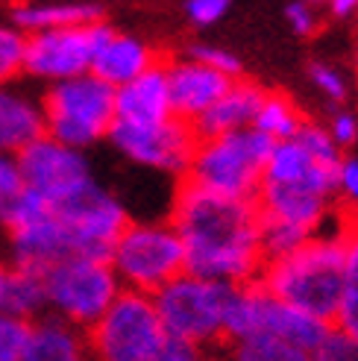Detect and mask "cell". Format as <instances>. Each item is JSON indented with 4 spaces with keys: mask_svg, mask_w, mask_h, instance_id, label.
<instances>
[{
    "mask_svg": "<svg viewBox=\"0 0 358 361\" xmlns=\"http://www.w3.org/2000/svg\"><path fill=\"white\" fill-rule=\"evenodd\" d=\"M297 141L306 147L317 161H323V165H329V168H341V161H344V150L335 144V138L329 135V130H326V123H317V121H309L306 118V123H302V130L297 133Z\"/></svg>",
    "mask_w": 358,
    "mask_h": 361,
    "instance_id": "obj_29",
    "label": "cell"
},
{
    "mask_svg": "<svg viewBox=\"0 0 358 361\" xmlns=\"http://www.w3.org/2000/svg\"><path fill=\"white\" fill-rule=\"evenodd\" d=\"M338 203L344 214H358V153L344 156L338 171Z\"/></svg>",
    "mask_w": 358,
    "mask_h": 361,
    "instance_id": "obj_35",
    "label": "cell"
},
{
    "mask_svg": "<svg viewBox=\"0 0 358 361\" xmlns=\"http://www.w3.org/2000/svg\"><path fill=\"white\" fill-rule=\"evenodd\" d=\"M80 361H94V358H92V355H82V358H80Z\"/></svg>",
    "mask_w": 358,
    "mask_h": 361,
    "instance_id": "obj_44",
    "label": "cell"
},
{
    "mask_svg": "<svg viewBox=\"0 0 358 361\" xmlns=\"http://www.w3.org/2000/svg\"><path fill=\"white\" fill-rule=\"evenodd\" d=\"M24 56H27V32L15 24H0V85L18 82L24 77Z\"/></svg>",
    "mask_w": 358,
    "mask_h": 361,
    "instance_id": "obj_27",
    "label": "cell"
},
{
    "mask_svg": "<svg viewBox=\"0 0 358 361\" xmlns=\"http://www.w3.org/2000/svg\"><path fill=\"white\" fill-rule=\"evenodd\" d=\"M226 361H309V353L279 338H244L226 341Z\"/></svg>",
    "mask_w": 358,
    "mask_h": 361,
    "instance_id": "obj_26",
    "label": "cell"
},
{
    "mask_svg": "<svg viewBox=\"0 0 358 361\" xmlns=\"http://www.w3.org/2000/svg\"><path fill=\"white\" fill-rule=\"evenodd\" d=\"M350 250L352 238L347 232V218L332 221L323 232H317L291 256L267 262L259 285L282 302L332 326L347 282Z\"/></svg>",
    "mask_w": 358,
    "mask_h": 361,
    "instance_id": "obj_2",
    "label": "cell"
},
{
    "mask_svg": "<svg viewBox=\"0 0 358 361\" xmlns=\"http://www.w3.org/2000/svg\"><path fill=\"white\" fill-rule=\"evenodd\" d=\"M302 123H306V118H302L300 106L288 97V94H279V92H267L261 106H259V115H256V130L261 135H267L273 144L279 141H291L297 138V133L302 130Z\"/></svg>",
    "mask_w": 358,
    "mask_h": 361,
    "instance_id": "obj_24",
    "label": "cell"
},
{
    "mask_svg": "<svg viewBox=\"0 0 358 361\" xmlns=\"http://www.w3.org/2000/svg\"><path fill=\"white\" fill-rule=\"evenodd\" d=\"M188 56L197 59V62H203L211 71H221V74H226L232 80H238V74H241V59L235 56V53H229L226 47H218V44H191Z\"/></svg>",
    "mask_w": 358,
    "mask_h": 361,
    "instance_id": "obj_33",
    "label": "cell"
},
{
    "mask_svg": "<svg viewBox=\"0 0 358 361\" xmlns=\"http://www.w3.org/2000/svg\"><path fill=\"white\" fill-rule=\"evenodd\" d=\"M326 130L329 135L335 138V144L341 150H350L358 144V115L347 106H335L329 112V121H326Z\"/></svg>",
    "mask_w": 358,
    "mask_h": 361,
    "instance_id": "obj_36",
    "label": "cell"
},
{
    "mask_svg": "<svg viewBox=\"0 0 358 361\" xmlns=\"http://www.w3.org/2000/svg\"><path fill=\"white\" fill-rule=\"evenodd\" d=\"M100 24V21H97ZM97 24L88 27H65L27 35V56H24V77L32 82L56 85L82 74H92L94 44H97Z\"/></svg>",
    "mask_w": 358,
    "mask_h": 361,
    "instance_id": "obj_13",
    "label": "cell"
},
{
    "mask_svg": "<svg viewBox=\"0 0 358 361\" xmlns=\"http://www.w3.org/2000/svg\"><path fill=\"white\" fill-rule=\"evenodd\" d=\"M44 133L74 150H88L109 138L115 126V88L94 74H82L42 92Z\"/></svg>",
    "mask_w": 358,
    "mask_h": 361,
    "instance_id": "obj_4",
    "label": "cell"
},
{
    "mask_svg": "<svg viewBox=\"0 0 358 361\" xmlns=\"http://www.w3.org/2000/svg\"><path fill=\"white\" fill-rule=\"evenodd\" d=\"M256 206H259V214L264 221L291 224V226L311 232V235L323 232L335 221L332 218L335 200H329L323 194H314V191H302V188H285V185L261 183Z\"/></svg>",
    "mask_w": 358,
    "mask_h": 361,
    "instance_id": "obj_18",
    "label": "cell"
},
{
    "mask_svg": "<svg viewBox=\"0 0 358 361\" xmlns=\"http://www.w3.org/2000/svg\"><path fill=\"white\" fill-rule=\"evenodd\" d=\"M264 94L267 92H264L259 82L235 80V82L229 85V92L218 103H214L206 115H200V118L191 123L197 138H200V141L221 138V135H229V133H238V130L253 126Z\"/></svg>",
    "mask_w": 358,
    "mask_h": 361,
    "instance_id": "obj_21",
    "label": "cell"
},
{
    "mask_svg": "<svg viewBox=\"0 0 358 361\" xmlns=\"http://www.w3.org/2000/svg\"><path fill=\"white\" fill-rule=\"evenodd\" d=\"M21 194H24V179H21V168H18V156L0 150V218Z\"/></svg>",
    "mask_w": 358,
    "mask_h": 361,
    "instance_id": "obj_34",
    "label": "cell"
},
{
    "mask_svg": "<svg viewBox=\"0 0 358 361\" xmlns=\"http://www.w3.org/2000/svg\"><path fill=\"white\" fill-rule=\"evenodd\" d=\"M165 71H168V85H171L173 118L185 123H194L200 115H206L229 92V85L235 82L232 77L221 74V71H211L191 56L168 59Z\"/></svg>",
    "mask_w": 358,
    "mask_h": 361,
    "instance_id": "obj_14",
    "label": "cell"
},
{
    "mask_svg": "<svg viewBox=\"0 0 358 361\" xmlns=\"http://www.w3.org/2000/svg\"><path fill=\"white\" fill-rule=\"evenodd\" d=\"M0 4H9V0H0Z\"/></svg>",
    "mask_w": 358,
    "mask_h": 361,
    "instance_id": "obj_46",
    "label": "cell"
},
{
    "mask_svg": "<svg viewBox=\"0 0 358 361\" xmlns=\"http://www.w3.org/2000/svg\"><path fill=\"white\" fill-rule=\"evenodd\" d=\"M355 71H358V50H355Z\"/></svg>",
    "mask_w": 358,
    "mask_h": 361,
    "instance_id": "obj_45",
    "label": "cell"
},
{
    "mask_svg": "<svg viewBox=\"0 0 358 361\" xmlns=\"http://www.w3.org/2000/svg\"><path fill=\"white\" fill-rule=\"evenodd\" d=\"M332 326L358 341V244L355 241H352V250H350V264H347V282H344L341 305H338V314L332 320Z\"/></svg>",
    "mask_w": 358,
    "mask_h": 361,
    "instance_id": "obj_28",
    "label": "cell"
},
{
    "mask_svg": "<svg viewBox=\"0 0 358 361\" xmlns=\"http://www.w3.org/2000/svg\"><path fill=\"white\" fill-rule=\"evenodd\" d=\"M30 323L12 312H0V361H24Z\"/></svg>",
    "mask_w": 358,
    "mask_h": 361,
    "instance_id": "obj_30",
    "label": "cell"
},
{
    "mask_svg": "<svg viewBox=\"0 0 358 361\" xmlns=\"http://www.w3.org/2000/svg\"><path fill=\"white\" fill-rule=\"evenodd\" d=\"M109 144L123 159H130L132 165L185 179L200 138H197L191 123L179 118H168L162 123L115 121L109 133Z\"/></svg>",
    "mask_w": 358,
    "mask_h": 361,
    "instance_id": "obj_10",
    "label": "cell"
},
{
    "mask_svg": "<svg viewBox=\"0 0 358 361\" xmlns=\"http://www.w3.org/2000/svg\"><path fill=\"white\" fill-rule=\"evenodd\" d=\"M173 118L171 85L165 62L150 68L138 80L115 88V121L123 123H162Z\"/></svg>",
    "mask_w": 358,
    "mask_h": 361,
    "instance_id": "obj_20",
    "label": "cell"
},
{
    "mask_svg": "<svg viewBox=\"0 0 358 361\" xmlns=\"http://www.w3.org/2000/svg\"><path fill=\"white\" fill-rule=\"evenodd\" d=\"M18 168H21L24 188L44 197L53 209L94 183L88 156L50 138L47 133L35 138L27 150L18 153Z\"/></svg>",
    "mask_w": 358,
    "mask_h": 361,
    "instance_id": "obj_11",
    "label": "cell"
},
{
    "mask_svg": "<svg viewBox=\"0 0 358 361\" xmlns=\"http://www.w3.org/2000/svg\"><path fill=\"white\" fill-rule=\"evenodd\" d=\"M9 274L12 267H6L0 262V312H6V291H9Z\"/></svg>",
    "mask_w": 358,
    "mask_h": 361,
    "instance_id": "obj_41",
    "label": "cell"
},
{
    "mask_svg": "<svg viewBox=\"0 0 358 361\" xmlns=\"http://www.w3.org/2000/svg\"><path fill=\"white\" fill-rule=\"evenodd\" d=\"M171 224L185 244L188 274L232 288L259 282L267 262L256 200H232L183 179L173 194Z\"/></svg>",
    "mask_w": 358,
    "mask_h": 361,
    "instance_id": "obj_1",
    "label": "cell"
},
{
    "mask_svg": "<svg viewBox=\"0 0 358 361\" xmlns=\"http://www.w3.org/2000/svg\"><path fill=\"white\" fill-rule=\"evenodd\" d=\"M309 361H358V341L332 326L326 338L309 353Z\"/></svg>",
    "mask_w": 358,
    "mask_h": 361,
    "instance_id": "obj_32",
    "label": "cell"
},
{
    "mask_svg": "<svg viewBox=\"0 0 358 361\" xmlns=\"http://www.w3.org/2000/svg\"><path fill=\"white\" fill-rule=\"evenodd\" d=\"M9 252H12V267L47 270L77 256V244L70 238L68 226L62 224V218L50 209L42 218L9 229Z\"/></svg>",
    "mask_w": 358,
    "mask_h": 361,
    "instance_id": "obj_15",
    "label": "cell"
},
{
    "mask_svg": "<svg viewBox=\"0 0 358 361\" xmlns=\"http://www.w3.org/2000/svg\"><path fill=\"white\" fill-rule=\"evenodd\" d=\"M85 338L94 361H156L168 341L153 297L127 288Z\"/></svg>",
    "mask_w": 358,
    "mask_h": 361,
    "instance_id": "obj_8",
    "label": "cell"
},
{
    "mask_svg": "<svg viewBox=\"0 0 358 361\" xmlns=\"http://www.w3.org/2000/svg\"><path fill=\"white\" fill-rule=\"evenodd\" d=\"M338 171L323 161H317L297 138L273 144L271 159L264 165V179L267 185H285V188H302L323 194L338 203Z\"/></svg>",
    "mask_w": 358,
    "mask_h": 361,
    "instance_id": "obj_17",
    "label": "cell"
},
{
    "mask_svg": "<svg viewBox=\"0 0 358 361\" xmlns=\"http://www.w3.org/2000/svg\"><path fill=\"white\" fill-rule=\"evenodd\" d=\"M273 141L256 126L197 144L185 183L232 200H256Z\"/></svg>",
    "mask_w": 358,
    "mask_h": 361,
    "instance_id": "obj_3",
    "label": "cell"
},
{
    "mask_svg": "<svg viewBox=\"0 0 358 361\" xmlns=\"http://www.w3.org/2000/svg\"><path fill=\"white\" fill-rule=\"evenodd\" d=\"M285 21L291 24V30H294L297 35L309 39V35H314L317 27H320V15H317L314 6L306 4V0H294V4L285 9Z\"/></svg>",
    "mask_w": 358,
    "mask_h": 361,
    "instance_id": "obj_38",
    "label": "cell"
},
{
    "mask_svg": "<svg viewBox=\"0 0 358 361\" xmlns=\"http://www.w3.org/2000/svg\"><path fill=\"white\" fill-rule=\"evenodd\" d=\"M159 53L147 44L135 39V35L118 32L106 21L97 24V44H94V62H92V74L100 77L106 85L121 88L141 74H147L150 68H156Z\"/></svg>",
    "mask_w": 358,
    "mask_h": 361,
    "instance_id": "obj_16",
    "label": "cell"
},
{
    "mask_svg": "<svg viewBox=\"0 0 358 361\" xmlns=\"http://www.w3.org/2000/svg\"><path fill=\"white\" fill-rule=\"evenodd\" d=\"M6 312L35 320L47 314V288H44V270L32 267H12L9 274V291H6Z\"/></svg>",
    "mask_w": 358,
    "mask_h": 361,
    "instance_id": "obj_25",
    "label": "cell"
},
{
    "mask_svg": "<svg viewBox=\"0 0 358 361\" xmlns=\"http://www.w3.org/2000/svg\"><path fill=\"white\" fill-rule=\"evenodd\" d=\"M309 80H311V85H314L317 92L323 94L332 106H344V100L350 97V82H347V77H344L335 65H329V62H314V65H309Z\"/></svg>",
    "mask_w": 358,
    "mask_h": 361,
    "instance_id": "obj_31",
    "label": "cell"
},
{
    "mask_svg": "<svg viewBox=\"0 0 358 361\" xmlns=\"http://www.w3.org/2000/svg\"><path fill=\"white\" fill-rule=\"evenodd\" d=\"M232 9V0H185V15L197 27H211Z\"/></svg>",
    "mask_w": 358,
    "mask_h": 361,
    "instance_id": "obj_37",
    "label": "cell"
},
{
    "mask_svg": "<svg viewBox=\"0 0 358 361\" xmlns=\"http://www.w3.org/2000/svg\"><path fill=\"white\" fill-rule=\"evenodd\" d=\"M82 355H88V338L74 323L50 312L30 323L24 361H80Z\"/></svg>",
    "mask_w": 358,
    "mask_h": 361,
    "instance_id": "obj_23",
    "label": "cell"
},
{
    "mask_svg": "<svg viewBox=\"0 0 358 361\" xmlns=\"http://www.w3.org/2000/svg\"><path fill=\"white\" fill-rule=\"evenodd\" d=\"M44 135V109L42 94L9 82L0 85V150L18 156L35 138Z\"/></svg>",
    "mask_w": 358,
    "mask_h": 361,
    "instance_id": "obj_19",
    "label": "cell"
},
{
    "mask_svg": "<svg viewBox=\"0 0 358 361\" xmlns=\"http://www.w3.org/2000/svg\"><path fill=\"white\" fill-rule=\"evenodd\" d=\"M109 264L127 291L156 294L185 274V244L171 221H130L109 252Z\"/></svg>",
    "mask_w": 358,
    "mask_h": 361,
    "instance_id": "obj_5",
    "label": "cell"
},
{
    "mask_svg": "<svg viewBox=\"0 0 358 361\" xmlns=\"http://www.w3.org/2000/svg\"><path fill=\"white\" fill-rule=\"evenodd\" d=\"M329 12L338 15V18L358 15V0H332V4H329Z\"/></svg>",
    "mask_w": 358,
    "mask_h": 361,
    "instance_id": "obj_40",
    "label": "cell"
},
{
    "mask_svg": "<svg viewBox=\"0 0 358 361\" xmlns=\"http://www.w3.org/2000/svg\"><path fill=\"white\" fill-rule=\"evenodd\" d=\"M47 312L88 332L112 309L123 285L109 259L70 256L44 270Z\"/></svg>",
    "mask_w": 358,
    "mask_h": 361,
    "instance_id": "obj_7",
    "label": "cell"
},
{
    "mask_svg": "<svg viewBox=\"0 0 358 361\" xmlns=\"http://www.w3.org/2000/svg\"><path fill=\"white\" fill-rule=\"evenodd\" d=\"M156 361H211L206 347H197V344H188V341H176V338H168L165 347L159 350Z\"/></svg>",
    "mask_w": 358,
    "mask_h": 361,
    "instance_id": "obj_39",
    "label": "cell"
},
{
    "mask_svg": "<svg viewBox=\"0 0 358 361\" xmlns=\"http://www.w3.org/2000/svg\"><path fill=\"white\" fill-rule=\"evenodd\" d=\"M68 226L70 238L77 244V256L109 259L121 232L130 226V212L118 197L103 188L97 179L85 185L80 194L53 209Z\"/></svg>",
    "mask_w": 358,
    "mask_h": 361,
    "instance_id": "obj_12",
    "label": "cell"
},
{
    "mask_svg": "<svg viewBox=\"0 0 358 361\" xmlns=\"http://www.w3.org/2000/svg\"><path fill=\"white\" fill-rule=\"evenodd\" d=\"M235 288L185 274L153 294L159 320L168 338L188 341L197 347H214L226 341V314Z\"/></svg>",
    "mask_w": 358,
    "mask_h": 361,
    "instance_id": "obj_6",
    "label": "cell"
},
{
    "mask_svg": "<svg viewBox=\"0 0 358 361\" xmlns=\"http://www.w3.org/2000/svg\"><path fill=\"white\" fill-rule=\"evenodd\" d=\"M329 329H332L329 323L309 317L306 312L282 302L259 282L235 288L229 302V314H226V341L267 335V338L288 341V344L306 353H311L326 338Z\"/></svg>",
    "mask_w": 358,
    "mask_h": 361,
    "instance_id": "obj_9",
    "label": "cell"
},
{
    "mask_svg": "<svg viewBox=\"0 0 358 361\" xmlns=\"http://www.w3.org/2000/svg\"><path fill=\"white\" fill-rule=\"evenodd\" d=\"M347 218V232H350V238L358 244V214H344Z\"/></svg>",
    "mask_w": 358,
    "mask_h": 361,
    "instance_id": "obj_42",
    "label": "cell"
},
{
    "mask_svg": "<svg viewBox=\"0 0 358 361\" xmlns=\"http://www.w3.org/2000/svg\"><path fill=\"white\" fill-rule=\"evenodd\" d=\"M306 4L317 9V6H329V4H332V0H306Z\"/></svg>",
    "mask_w": 358,
    "mask_h": 361,
    "instance_id": "obj_43",
    "label": "cell"
},
{
    "mask_svg": "<svg viewBox=\"0 0 358 361\" xmlns=\"http://www.w3.org/2000/svg\"><path fill=\"white\" fill-rule=\"evenodd\" d=\"M97 21H103V9L97 4H82V0H27L12 9V24L27 35L65 27H88Z\"/></svg>",
    "mask_w": 358,
    "mask_h": 361,
    "instance_id": "obj_22",
    "label": "cell"
}]
</instances>
